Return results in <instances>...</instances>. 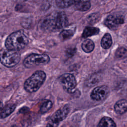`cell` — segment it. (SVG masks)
Instances as JSON below:
<instances>
[{
  "label": "cell",
  "mask_w": 127,
  "mask_h": 127,
  "mask_svg": "<svg viewBox=\"0 0 127 127\" xmlns=\"http://www.w3.org/2000/svg\"><path fill=\"white\" fill-rule=\"evenodd\" d=\"M68 23L65 13L61 11H55L47 15L41 23L42 29L48 32L58 31L65 27Z\"/></svg>",
  "instance_id": "1"
},
{
  "label": "cell",
  "mask_w": 127,
  "mask_h": 127,
  "mask_svg": "<svg viewBox=\"0 0 127 127\" xmlns=\"http://www.w3.org/2000/svg\"><path fill=\"white\" fill-rule=\"evenodd\" d=\"M28 38L23 30H18L10 34L5 42L6 49L18 51L25 48L28 44Z\"/></svg>",
  "instance_id": "2"
},
{
  "label": "cell",
  "mask_w": 127,
  "mask_h": 127,
  "mask_svg": "<svg viewBox=\"0 0 127 127\" xmlns=\"http://www.w3.org/2000/svg\"><path fill=\"white\" fill-rule=\"evenodd\" d=\"M46 78V75L45 72L42 70L36 71L25 80L24 88L29 93L36 92L43 85Z\"/></svg>",
  "instance_id": "3"
},
{
  "label": "cell",
  "mask_w": 127,
  "mask_h": 127,
  "mask_svg": "<svg viewBox=\"0 0 127 127\" xmlns=\"http://www.w3.org/2000/svg\"><path fill=\"white\" fill-rule=\"evenodd\" d=\"M1 63L6 67H12L20 61V55L16 51L2 49L0 51Z\"/></svg>",
  "instance_id": "4"
},
{
  "label": "cell",
  "mask_w": 127,
  "mask_h": 127,
  "mask_svg": "<svg viewBox=\"0 0 127 127\" xmlns=\"http://www.w3.org/2000/svg\"><path fill=\"white\" fill-rule=\"evenodd\" d=\"M50 61V58L47 54L32 53L27 56L23 61V65L28 68L38 65L47 64Z\"/></svg>",
  "instance_id": "5"
},
{
  "label": "cell",
  "mask_w": 127,
  "mask_h": 127,
  "mask_svg": "<svg viewBox=\"0 0 127 127\" xmlns=\"http://www.w3.org/2000/svg\"><path fill=\"white\" fill-rule=\"evenodd\" d=\"M60 81L64 89L69 93L74 92L76 87V81L74 75L70 73H64L60 78Z\"/></svg>",
  "instance_id": "6"
},
{
  "label": "cell",
  "mask_w": 127,
  "mask_h": 127,
  "mask_svg": "<svg viewBox=\"0 0 127 127\" xmlns=\"http://www.w3.org/2000/svg\"><path fill=\"white\" fill-rule=\"evenodd\" d=\"M109 92V88L107 86H99L93 89L90 94V97L93 100L102 101L107 98Z\"/></svg>",
  "instance_id": "7"
},
{
  "label": "cell",
  "mask_w": 127,
  "mask_h": 127,
  "mask_svg": "<svg viewBox=\"0 0 127 127\" xmlns=\"http://www.w3.org/2000/svg\"><path fill=\"white\" fill-rule=\"evenodd\" d=\"M124 23L123 17L120 15L111 14L108 16L104 21L105 25L111 30H116Z\"/></svg>",
  "instance_id": "8"
},
{
  "label": "cell",
  "mask_w": 127,
  "mask_h": 127,
  "mask_svg": "<svg viewBox=\"0 0 127 127\" xmlns=\"http://www.w3.org/2000/svg\"><path fill=\"white\" fill-rule=\"evenodd\" d=\"M70 111L68 105H65L58 110L52 116L50 121L59 124L60 122L64 120L67 116Z\"/></svg>",
  "instance_id": "9"
},
{
  "label": "cell",
  "mask_w": 127,
  "mask_h": 127,
  "mask_svg": "<svg viewBox=\"0 0 127 127\" xmlns=\"http://www.w3.org/2000/svg\"><path fill=\"white\" fill-rule=\"evenodd\" d=\"M114 110L116 113L123 114L127 110V100L122 99L116 103L114 105Z\"/></svg>",
  "instance_id": "10"
},
{
  "label": "cell",
  "mask_w": 127,
  "mask_h": 127,
  "mask_svg": "<svg viewBox=\"0 0 127 127\" xmlns=\"http://www.w3.org/2000/svg\"><path fill=\"white\" fill-rule=\"evenodd\" d=\"M100 29L98 28L92 26H87L84 28L83 31L82 37L83 38H87L92 36L98 35Z\"/></svg>",
  "instance_id": "11"
},
{
  "label": "cell",
  "mask_w": 127,
  "mask_h": 127,
  "mask_svg": "<svg viewBox=\"0 0 127 127\" xmlns=\"http://www.w3.org/2000/svg\"><path fill=\"white\" fill-rule=\"evenodd\" d=\"M15 105L9 104L6 105L0 110V118L3 119L10 115L15 109Z\"/></svg>",
  "instance_id": "12"
},
{
  "label": "cell",
  "mask_w": 127,
  "mask_h": 127,
  "mask_svg": "<svg viewBox=\"0 0 127 127\" xmlns=\"http://www.w3.org/2000/svg\"><path fill=\"white\" fill-rule=\"evenodd\" d=\"M80 1V0H56V4L59 8H65L74 5Z\"/></svg>",
  "instance_id": "13"
},
{
  "label": "cell",
  "mask_w": 127,
  "mask_h": 127,
  "mask_svg": "<svg viewBox=\"0 0 127 127\" xmlns=\"http://www.w3.org/2000/svg\"><path fill=\"white\" fill-rule=\"evenodd\" d=\"M98 127H116V125L111 118L104 117L99 122Z\"/></svg>",
  "instance_id": "14"
},
{
  "label": "cell",
  "mask_w": 127,
  "mask_h": 127,
  "mask_svg": "<svg viewBox=\"0 0 127 127\" xmlns=\"http://www.w3.org/2000/svg\"><path fill=\"white\" fill-rule=\"evenodd\" d=\"M112 44V39L109 33L105 34L101 41V46L104 49H108L111 47Z\"/></svg>",
  "instance_id": "15"
},
{
  "label": "cell",
  "mask_w": 127,
  "mask_h": 127,
  "mask_svg": "<svg viewBox=\"0 0 127 127\" xmlns=\"http://www.w3.org/2000/svg\"><path fill=\"white\" fill-rule=\"evenodd\" d=\"M91 7L90 2L89 1H80L74 4V8L75 10L85 11L88 10Z\"/></svg>",
  "instance_id": "16"
},
{
  "label": "cell",
  "mask_w": 127,
  "mask_h": 127,
  "mask_svg": "<svg viewBox=\"0 0 127 127\" xmlns=\"http://www.w3.org/2000/svg\"><path fill=\"white\" fill-rule=\"evenodd\" d=\"M81 48L82 50L87 53L91 52L94 48V44L93 42L90 39H86L81 44Z\"/></svg>",
  "instance_id": "17"
},
{
  "label": "cell",
  "mask_w": 127,
  "mask_h": 127,
  "mask_svg": "<svg viewBox=\"0 0 127 127\" xmlns=\"http://www.w3.org/2000/svg\"><path fill=\"white\" fill-rule=\"evenodd\" d=\"M74 30L64 29L61 32L59 35V37L60 39L62 41H64L71 38L74 35Z\"/></svg>",
  "instance_id": "18"
},
{
  "label": "cell",
  "mask_w": 127,
  "mask_h": 127,
  "mask_svg": "<svg viewBox=\"0 0 127 127\" xmlns=\"http://www.w3.org/2000/svg\"><path fill=\"white\" fill-rule=\"evenodd\" d=\"M101 18V14L99 13H94L89 15L86 18L87 23L89 24H94L97 22Z\"/></svg>",
  "instance_id": "19"
},
{
  "label": "cell",
  "mask_w": 127,
  "mask_h": 127,
  "mask_svg": "<svg viewBox=\"0 0 127 127\" xmlns=\"http://www.w3.org/2000/svg\"><path fill=\"white\" fill-rule=\"evenodd\" d=\"M115 56L119 59H124L127 58V49L124 47H120L115 53Z\"/></svg>",
  "instance_id": "20"
},
{
  "label": "cell",
  "mask_w": 127,
  "mask_h": 127,
  "mask_svg": "<svg viewBox=\"0 0 127 127\" xmlns=\"http://www.w3.org/2000/svg\"><path fill=\"white\" fill-rule=\"evenodd\" d=\"M52 105V102L50 100H47L46 102H45L40 107V111L41 113L44 114L48 112L49 110L51 109Z\"/></svg>",
  "instance_id": "21"
},
{
  "label": "cell",
  "mask_w": 127,
  "mask_h": 127,
  "mask_svg": "<svg viewBox=\"0 0 127 127\" xmlns=\"http://www.w3.org/2000/svg\"><path fill=\"white\" fill-rule=\"evenodd\" d=\"M99 81V77L96 74L91 75L87 80V85L89 86H92L97 84Z\"/></svg>",
  "instance_id": "22"
},
{
  "label": "cell",
  "mask_w": 127,
  "mask_h": 127,
  "mask_svg": "<svg viewBox=\"0 0 127 127\" xmlns=\"http://www.w3.org/2000/svg\"><path fill=\"white\" fill-rule=\"evenodd\" d=\"M76 49L74 47H70L66 49L65 51L66 56L68 58L72 57L76 53Z\"/></svg>",
  "instance_id": "23"
},
{
  "label": "cell",
  "mask_w": 127,
  "mask_h": 127,
  "mask_svg": "<svg viewBox=\"0 0 127 127\" xmlns=\"http://www.w3.org/2000/svg\"><path fill=\"white\" fill-rule=\"evenodd\" d=\"M59 124L58 123H56L49 120L46 127H58L59 126Z\"/></svg>",
  "instance_id": "24"
},
{
  "label": "cell",
  "mask_w": 127,
  "mask_h": 127,
  "mask_svg": "<svg viewBox=\"0 0 127 127\" xmlns=\"http://www.w3.org/2000/svg\"><path fill=\"white\" fill-rule=\"evenodd\" d=\"M13 0L15 1H16V2H24V1H25L27 0Z\"/></svg>",
  "instance_id": "25"
},
{
  "label": "cell",
  "mask_w": 127,
  "mask_h": 127,
  "mask_svg": "<svg viewBox=\"0 0 127 127\" xmlns=\"http://www.w3.org/2000/svg\"><path fill=\"white\" fill-rule=\"evenodd\" d=\"M80 1H89V0H80Z\"/></svg>",
  "instance_id": "26"
}]
</instances>
